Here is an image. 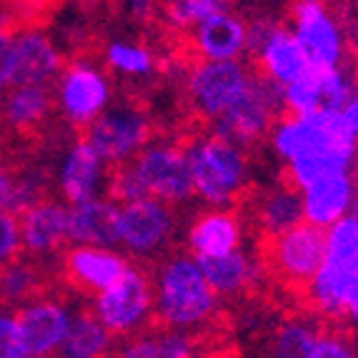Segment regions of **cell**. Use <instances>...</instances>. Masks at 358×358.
I'll return each mask as SVG.
<instances>
[{"mask_svg": "<svg viewBox=\"0 0 358 358\" xmlns=\"http://www.w3.org/2000/svg\"><path fill=\"white\" fill-rule=\"evenodd\" d=\"M358 138L348 128L343 110L318 108L308 113L278 115L268 133V145L286 163V178L306 188L326 176L356 168Z\"/></svg>", "mask_w": 358, "mask_h": 358, "instance_id": "obj_1", "label": "cell"}, {"mask_svg": "<svg viewBox=\"0 0 358 358\" xmlns=\"http://www.w3.org/2000/svg\"><path fill=\"white\" fill-rule=\"evenodd\" d=\"M153 291L155 321L171 329L201 334L221 313V296L193 253H166L155 266Z\"/></svg>", "mask_w": 358, "mask_h": 358, "instance_id": "obj_2", "label": "cell"}, {"mask_svg": "<svg viewBox=\"0 0 358 358\" xmlns=\"http://www.w3.org/2000/svg\"><path fill=\"white\" fill-rule=\"evenodd\" d=\"M185 150L191 161L193 198L203 206L233 208L245 196L251 185L248 148L210 131L193 138Z\"/></svg>", "mask_w": 358, "mask_h": 358, "instance_id": "obj_3", "label": "cell"}, {"mask_svg": "<svg viewBox=\"0 0 358 358\" xmlns=\"http://www.w3.org/2000/svg\"><path fill=\"white\" fill-rule=\"evenodd\" d=\"M358 281V223L351 215L326 228V258L303 286L308 308L321 318H343L346 301Z\"/></svg>", "mask_w": 358, "mask_h": 358, "instance_id": "obj_4", "label": "cell"}, {"mask_svg": "<svg viewBox=\"0 0 358 358\" xmlns=\"http://www.w3.org/2000/svg\"><path fill=\"white\" fill-rule=\"evenodd\" d=\"M115 96V85L106 63L78 55L63 66L53 83L55 110L71 128L90 126Z\"/></svg>", "mask_w": 358, "mask_h": 358, "instance_id": "obj_5", "label": "cell"}, {"mask_svg": "<svg viewBox=\"0 0 358 358\" xmlns=\"http://www.w3.org/2000/svg\"><path fill=\"white\" fill-rule=\"evenodd\" d=\"M90 310L106 323L115 338H131L155 321V291L153 275L131 266L118 281L93 293Z\"/></svg>", "mask_w": 358, "mask_h": 358, "instance_id": "obj_6", "label": "cell"}, {"mask_svg": "<svg viewBox=\"0 0 358 358\" xmlns=\"http://www.w3.org/2000/svg\"><path fill=\"white\" fill-rule=\"evenodd\" d=\"M283 110V88L261 73H253L238 98L213 120V133L233 143L251 148L268 138L271 128Z\"/></svg>", "mask_w": 358, "mask_h": 358, "instance_id": "obj_7", "label": "cell"}, {"mask_svg": "<svg viewBox=\"0 0 358 358\" xmlns=\"http://www.w3.org/2000/svg\"><path fill=\"white\" fill-rule=\"evenodd\" d=\"M178 233L176 206L155 196L120 203L118 245L136 261H161Z\"/></svg>", "mask_w": 358, "mask_h": 358, "instance_id": "obj_8", "label": "cell"}, {"mask_svg": "<svg viewBox=\"0 0 358 358\" xmlns=\"http://www.w3.org/2000/svg\"><path fill=\"white\" fill-rule=\"evenodd\" d=\"M83 131L85 141L113 168L131 163L153 141V120L141 103L123 101L110 103Z\"/></svg>", "mask_w": 358, "mask_h": 358, "instance_id": "obj_9", "label": "cell"}, {"mask_svg": "<svg viewBox=\"0 0 358 358\" xmlns=\"http://www.w3.org/2000/svg\"><path fill=\"white\" fill-rule=\"evenodd\" d=\"M326 258V228L308 221L296 223L288 231L266 238V266L275 278L296 288H303L321 268Z\"/></svg>", "mask_w": 358, "mask_h": 358, "instance_id": "obj_10", "label": "cell"}, {"mask_svg": "<svg viewBox=\"0 0 358 358\" xmlns=\"http://www.w3.org/2000/svg\"><path fill=\"white\" fill-rule=\"evenodd\" d=\"M288 28L296 33L308 58L321 66L348 63L346 25L326 0H293L288 10Z\"/></svg>", "mask_w": 358, "mask_h": 358, "instance_id": "obj_11", "label": "cell"}, {"mask_svg": "<svg viewBox=\"0 0 358 358\" xmlns=\"http://www.w3.org/2000/svg\"><path fill=\"white\" fill-rule=\"evenodd\" d=\"M253 71L238 60H198L185 76V96L193 113L213 123L248 85Z\"/></svg>", "mask_w": 358, "mask_h": 358, "instance_id": "obj_12", "label": "cell"}, {"mask_svg": "<svg viewBox=\"0 0 358 358\" xmlns=\"http://www.w3.org/2000/svg\"><path fill=\"white\" fill-rule=\"evenodd\" d=\"M131 163L148 196L171 206H183L193 198L191 161L185 145L173 141H150Z\"/></svg>", "mask_w": 358, "mask_h": 358, "instance_id": "obj_13", "label": "cell"}, {"mask_svg": "<svg viewBox=\"0 0 358 358\" xmlns=\"http://www.w3.org/2000/svg\"><path fill=\"white\" fill-rule=\"evenodd\" d=\"M353 68L348 63L321 66L310 63V68L293 83L283 85V108L288 113H308L318 108L343 110L353 96Z\"/></svg>", "mask_w": 358, "mask_h": 358, "instance_id": "obj_14", "label": "cell"}, {"mask_svg": "<svg viewBox=\"0 0 358 358\" xmlns=\"http://www.w3.org/2000/svg\"><path fill=\"white\" fill-rule=\"evenodd\" d=\"M73 313L76 310L66 301L55 299V296H41V293L36 299L18 306L15 321H18V331L28 358L58 356L68 329H71Z\"/></svg>", "mask_w": 358, "mask_h": 358, "instance_id": "obj_15", "label": "cell"}, {"mask_svg": "<svg viewBox=\"0 0 358 358\" xmlns=\"http://www.w3.org/2000/svg\"><path fill=\"white\" fill-rule=\"evenodd\" d=\"M110 166L85 138H78L60 155L55 171V188L66 203H78L108 193Z\"/></svg>", "mask_w": 358, "mask_h": 358, "instance_id": "obj_16", "label": "cell"}, {"mask_svg": "<svg viewBox=\"0 0 358 358\" xmlns=\"http://www.w3.org/2000/svg\"><path fill=\"white\" fill-rule=\"evenodd\" d=\"M131 268V256L120 245L71 243L63 253V273L68 283L83 293H98Z\"/></svg>", "mask_w": 358, "mask_h": 358, "instance_id": "obj_17", "label": "cell"}, {"mask_svg": "<svg viewBox=\"0 0 358 358\" xmlns=\"http://www.w3.org/2000/svg\"><path fill=\"white\" fill-rule=\"evenodd\" d=\"M18 221L23 253H28L30 258L58 256L66 245H71L68 203H60L55 198H41L20 210Z\"/></svg>", "mask_w": 358, "mask_h": 358, "instance_id": "obj_18", "label": "cell"}, {"mask_svg": "<svg viewBox=\"0 0 358 358\" xmlns=\"http://www.w3.org/2000/svg\"><path fill=\"white\" fill-rule=\"evenodd\" d=\"M66 66L55 38L41 25L15 30V83L13 85H53Z\"/></svg>", "mask_w": 358, "mask_h": 358, "instance_id": "obj_19", "label": "cell"}, {"mask_svg": "<svg viewBox=\"0 0 358 358\" xmlns=\"http://www.w3.org/2000/svg\"><path fill=\"white\" fill-rule=\"evenodd\" d=\"M188 33L191 50L198 60H238L248 53V20L231 8L203 18Z\"/></svg>", "mask_w": 358, "mask_h": 358, "instance_id": "obj_20", "label": "cell"}, {"mask_svg": "<svg viewBox=\"0 0 358 358\" xmlns=\"http://www.w3.org/2000/svg\"><path fill=\"white\" fill-rule=\"evenodd\" d=\"M245 241V221L233 208L206 206L185 228V245L196 258L236 251Z\"/></svg>", "mask_w": 358, "mask_h": 358, "instance_id": "obj_21", "label": "cell"}, {"mask_svg": "<svg viewBox=\"0 0 358 358\" xmlns=\"http://www.w3.org/2000/svg\"><path fill=\"white\" fill-rule=\"evenodd\" d=\"M251 58L256 60L258 73L278 83L281 88L293 83L299 76H303L313 63L301 45V41L296 38V33L283 23L273 25V30L263 38L261 45L251 50Z\"/></svg>", "mask_w": 358, "mask_h": 358, "instance_id": "obj_22", "label": "cell"}, {"mask_svg": "<svg viewBox=\"0 0 358 358\" xmlns=\"http://www.w3.org/2000/svg\"><path fill=\"white\" fill-rule=\"evenodd\" d=\"M55 113L53 85H10L0 96V120L8 131L33 136Z\"/></svg>", "mask_w": 358, "mask_h": 358, "instance_id": "obj_23", "label": "cell"}, {"mask_svg": "<svg viewBox=\"0 0 358 358\" xmlns=\"http://www.w3.org/2000/svg\"><path fill=\"white\" fill-rule=\"evenodd\" d=\"M120 203L108 193L88 201L68 203V238L71 243L118 245Z\"/></svg>", "mask_w": 358, "mask_h": 358, "instance_id": "obj_24", "label": "cell"}, {"mask_svg": "<svg viewBox=\"0 0 358 358\" xmlns=\"http://www.w3.org/2000/svg\"><path fill=\"white\" fill-rule=\"evenodd\" d=\"M353 191H356L353 171H343V173H334L313 180L310 185L301 188L303 221L321 228H331L336 221H341V218H346L351 213Z\"/></svg>", "mask_w": 358, "mask_h": 358, "instance_id": "obj_25", "label": "cell"}, {"mask_svg": "<svg viewBox=\"0 0 358 358\" xmlns=\"http://www.w3.org/2000/svg\"><path fill=\"white\" fill-rule=\"evenodd\" d=\"M201 351L196 334L171 329V326H148L141 334L126 338V346H120L118 356L123 358H191Z\"/></svg>", "mask_w": 358, "mask_h": 358, "instance_id": "obj_26", "label": "cell"}, {"mask_svg": "<svg viewBox=\"0 0 358 358\" xmlns=\"http://www.w3.org/2000/svg\"><path fill=\"white\" fill-rule=\"evenodd\" d=\"M206 278L221 299H236L253 286L258 275V263L243 245L236 251L221 253V256L198 258Z\"/></svg>", "mask_w": 358, "mask_h": 358, "instance_id": "obj_27", "label": "cell"}, {"mask_svg": "<svg viewBox=\"0 0 358 358\" xmlns=\"http://www.w3.org/2000/svg\"><path fill=\"white\" fill-rule=\"evenodd\" d=\"M253 221L266 238L278 236V233L301 223L303 221L301 188H296L293 183H278L268 191H263L256 208H253Z\"/></svg>", "mask_w": 358, "mask_h": 358, "instance_id": "obj_28", "label": "cell"}, {"mask_svg": "<svg viewBox=\"0 0 358 358\" xmlns=\"http://www.w3.org/2000/svg\"><path fill=\"white\" fill-rule=\"evenodd\" d=\"M115 351V336L93 310H76L68 336L60 346L63 358H101Z\"/></svg>", "mask_w": 358, "mask_h": 358, "instance_id": "obj_29", "label": "cell"}, {"mask_svg": "<svg viewBox=\"0 0 358 358\" xmlns=\"http://www.w3.org/2000/svg\"><path fill=\"white\" fill-rule=\"evenodd\" d=\"M103 63L110 73L131 80H143L158 71V58L141 41L131 38H110L103 45Z\"/></svg>", "mask_w": 358, "mask_h": 358, "instance_id": "obj_30", "label": "cell"}, {"mask_svg": "<svg viewBox=\"0 0 358 358\" xmlns=\"http://www.w3.org/2000/svg\"><path fill=\"white\" fill-rule=\"evenodd\" d=\"M321 329H323L321 323L310 321V318L303 316L286 318L273 331L271 353L281 358H310V348L316 343Z\"/></svg>", "mask_w": 358, "mask_h": 358, "instance_id": "obj_31", "label": "cell"}, {"mask_svg": "<svg viewBox=\"0 0 358 358\" xmlns=\"http://www.w3.org/2000/svg\"><path fill=\"white\" fill-rule=\"evenodd\" d=\"M43 278L36 263L23 261V258H13L10 263L0 266V296L3 303L18 308L25 301L36 299L41 293Z\"/></svg>", "mask_w": 358, "mask_h": 358, "instance_id": "obj_32", "label": "cell"}, {"mask_svg": "<svg viewBox=\"0 0 358 358\" xmlns=\"http://www.w3.org/2000/svg\"><path fill=\"white\" fill-rule=\"evenodd\" d=\"M163 18L176 30H191L213 13L231 8V0H161Z\"/></svg>", "mask_w": 358, "mask_h": 358, "instance_id": "obj_33", "label": "cell"}, {"mask_svg": "<svg viewBox=\"0 0 358 358\" xmlns=\"http://www.w3.org/2000/svg\"><path fill=\"white\" fill-rule=\"evenodd\" d=\"M108 196L115 198L118 203H128L141 196H148L141 183V176L136 173L133 163H123V166L110 168V178H108Z\"/></svg>", "mask_w": 358, "mask_h": 358, "instance_id": "obj_34", "label": "cell"}, {"mask_svg": "<svg viewBox=\"0 0 358 358\" xmlns=\"http://www.w3.org/2000/svg\"><path fill=\"white\" fill-rule=\"evenodd\" d=\"M356 353L358 348L351 336L338 329H329V326H323L316 343L310 348V358H351Z\"/></svg>", "mask_w": 358, "mask_h": 358, "instance_id": "obj_35", "label": "cell"}, {"mask_svg": "<svg viewBox=\"0 0 358 358\" xmlns=\"http://www.w3.org/2000/svg\"><path fill=\"white\" fill-rule=\"evenodd\" d=\"M15 176H18V213H20L25 206L45 198L48 176L43 173L41 166H28L23 171H15Z\"/></svg>", "mask_w": 358, "mask_h": 358, "instance_id": "obj_36", "label": "cell"}, {"mask_svg": "<svg viewBox=\"0 0 358 358\" xmlns=\"http://www.w3.org/2000/svg\"><path fill=\"white\" fill-rule=\"evenodd\" d=\"M23 253L20 221L15 210H0V266L10 263Z\"/></svg>", "mask_w": 358, "mask_h": 358, "instance_id": "obj_37", "label": "cell"}, {"mask_svg": "<svg viewBox=\"0 0 358 358\" xmlns=\"http://www.w3.org/2000/svg\"><path fill=\"white\" fill-rule=\"evenodd\" d=\"M0 358H28V351L20 338L15 310L0 308Z\"/></svg>", "mask_w": 358, "mask_h": 358, "instance_id": "obj_38", "label": "cell"}, {"mask_svg": "<svg viewBox=\"0 0 358 358\" xmlns=\"http://www.w3.org/2000/svg\"><path fill=\"white\" fill-rule=\"evenodd\" d=\"M15 83V30L0 23V96Z\"/></svg>", "mask_w": 358, "mask_h": 358, "instance_id": "obj_39", "label": "cell"}, {"mask_svg": "<svg viewBox=\"0 0 358 358\" xmlns=\"http://www.w3.org/2000/svg\"><path fill=\"white\" fill-rule=\"evenodd\" d=\"M0 210L18 213V176L0 163Z\"/></svg>", "mask_w": 358, "mask_h": 358, "instance_id": "obj_40", "label": "cell"}, {"mask_svg": "<svg viewBox=\"0 0 358 358\" xmlns=\"http://www.w3.org/2000/svg\"><path fill=\"white\" fill-rule=\"evenodd\" d=\"M118 6L131 20H136V23H145V20H150L155 13H158L161 0H118Z\"/></svg>", "mask_w": 358, "mask_h": 358, "instance_id": "obj_41", "label": "cell"}, {"mask_svg": "<svg viewBox=\"0 0 358 358\" xmlns=\"http://www.w3.org/2000/svg\"><path fill=\"white\" fill-rule=\"evenodd\" d=\"M343 118H346V123H348V128L353 131V136L358 138V96H356V93H353L351 101L343 106Z\"/></svg>", "mask_w": 358, "mask_h": 358, "instance_id": "obj_42", "label": "cell"}, {"mask_svg": "<svg viewBox=\"0 0 358 358\" xmlns=\"http://www.w3.org/2000/svg\"><path fill=\"white\" fill-rule=\"evenodd\" d=\"M343 318H348V321L358 326V281H356V286H353L351 296H348V301H346V313H343Z\"/></svg>", "mask_w": 358, "mask_h": 358, "instance_id": "obj_43", "label": "cell"}, {"mask_svg": "<svg viewBox=\"0 0 358 358\" xmlns=\"http://www.w3.org/2000/svg\"><path fill=\"white\" fill-rule=\"evenodd\" d=\"M346 36H348V50H351V55L358 63V20H353L351 25H346Z\"/></svg>", "mask_w": 358, "mask_h": 358, "instance_id": "obj_44", "label": "cell"}, {"mask_svg": "<svg viewBox=\"0 0 358 358\" xmlns=\"http://www.w3.org/2000/svg\"><path fill=\"white\" fill-rule=\"evenodd\" d=\"M66 3H71V6H76V8H96V6H103L106 0H66Z\"/></svg>", "mask_w": 358, "mask_h": 358, "instance_id": "obj_45", "label": "cell"}, {"mask_svg": "<svg viewBox=\"0 0 358 358\" xmlns=\"http://www.w3.org/2000/svg\"><path fill=\"white\" fill-rule=\"evenodd\" d=\"M348 215L358 223V180H356V191H353V201H351V213Z\"/></svg>", "mask_w": 358, "mask_h": 358, "instance_id": "obj_46", "label": "cell"}, {"mask_svg": "<svg viewBox=\"0 0 358 358\" xmlns=\"http://www.w3.org/2000/svg\"><path fill=\"white\" fill-rule=\"evenodd\" d=\"M353 93H356V96H358V71L353 73Z\"/></svg>", "mask_w": 358, "mask_h": 358, "instance_id": "obj_47", "label": "cell"}, {"mask_svg": "<svg viewBox=\"0 0 358 358\" xmlns=\"http://www.w3.org/2000/svg\"><path fill=\"white\" fill-rule=\"evenodd\" d=\"M356 168H358V143H356Z\"/></svg>", "mask_w": 358, "mask_h": 358, "instance_id": "obj_48", "label": "cell"}, {"mask_svg": "<svg viewBox=\"0 0 358 358\" xmlns=\"http://www.w3.org/2000/svg\"><path fill=\"white\" fill-rule=\"evenodd\" d=\"M3 306H6V303H3V296H0V308H3Z\"/></svg>", "mask_w": 358, "mask_h": 358, "instance_id": "obj_49", "label": "cell"}, {"mask_svg": "<svg viewBox=\"0 0 358 358\" xmlns=\"http://www.w3.org/2000/svg\"><path fill=\"white\" fill-rule=\"evenodd\" d=\"M0 148H3V141H0Z\"/></svg>", "mask_w": 358, "mask_h": 358, "instance_id": "obj_50", "label": "cell"}, {"mask_svg": "<svg viewBox=\"0 0 358 358\" xmlns=\"http://www.w3.org/2000/svg\"><path fill=\"white\" fill-rule=\"evenodd\" d=\"M30 3H36V0H30Z\"/></svg>", "mask_w": 358, "mask_h": 358, "instance_id": "obj_51", "label": "cell"}]
</instances>
